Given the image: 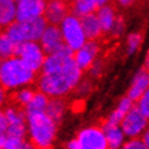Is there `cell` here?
I'll return each mask as SVG.
<instances>
[{"mask_svg":"<svg viewBox=\"0 0 149 149\" xmlns=\"http://www.w3.org/2000/svg\"><path fill=\"white\" fill-rule=\"evenodd\" d=\"M17 20L28 22L44 17L47 0H17Z\"/></svg>","mask_w":149,"mask_h":149,"instance_id":"cell-10","label":"cell"},{"mask_svg":"<svg viewBox=\"0 0 149 149\" xmlns=\"http://www.w3.org/2000/svg\"><path fill=\"white\" fill-rule=\"evenodd\" d=\"M121 128L128 139L130 138H141L149 128V118L143 114L138 106H134L121 121Z\"/></svg>","mask_w":149,"mask_h":149,"instance_id":"cell-9","label":"cell"},{"mask_svg":"<svg viewBox=\"0 0 149 149\" xmlns=\"http://www.w3.org/2000/svg\"><path fill=\"white\" fill-rule=\"evenodd\" d=\"M66 149H79V144H77L76 138H73V139L67 141L66 143Z\"/></svg>","mask_w":149,"mask_h":149,"instance_id":"cell-32","label":"cell"},{"mask_svg":"<svg viewBox=\"0 0 149 149\" xmlns=\"http://www.w3.org/2000/svg\"><path fill=\"white\" fill-rule=\"evenodd\" d=\"M37 72L24 63L18 56L3 59L0 63V81L3 90L15 91L34 82Z\"/></svg>","mask_w":149,"mask_h":149,"instance_id":"cell-2","label":"cell"},{"mask_svg":"<svg viewBox=\"0 0 149 149\" xmlns=\"http://www.w3.org/2000/svg\"><path fill=\"white\" fill-rule=\"evenodd\" d=\"M39 43L42 44L43 49L46 51L47 54L54 53L58 49H61L65 46V40H63V36L59 25L48 24L42 38L39 39Z\"/></svg>","mask_w":149,"mask_h":149,"instance_id":"cell-12","label":"cell"},{"mask_svg":"<svg viewBox=\"0 0 149 149\" xmlns=\"http://www.w3.org/2000/svg\"><path fill=\"white\" fill-rule=\"evenodd\" d=\"M148 88H149V70L143 67L133 77L132 84H130L128 92H126V96H129L134 102H136Z\"/></svg>","mask_w":149,"mask_h":149,"instance_id":"cell-14","label":"cell"},{"mask_svg":"<svg viewBox=\"0 0 149 149\" xmlns=\"http://www.w3.org/2000/svg\"><path fill=\"white\" fill-rule=\"evenodd\" d=\"M109 0H72L71 1V9L74 15L82 18L88 14L96 13V10L106 5Z\"/></svg>","mask_w":149,"mask_h":149,"instance_id":"cell-16","label":"cell"},{"mask_svg":"<svg viewBox=\"0 0 149 149\" xmlns=\"http://www.w3.org/2000/svg\"><path fill=\"white\" fill-rule=\"evenodd\" d=\"M81 22H82V27L85 29V33H86L88 40H96L104 34L101 24H100L96 13L82 17L81 18Z\"/></svg>","mask_w":149,"mask_h":149,"instance_id":"cell-20","label":"cell"},{"mask_svg":"<svg viewBox=\"0 0 149 149\" xmlns=\"http://www.w3.org/2000/svg\"><path fill=\"white\" fill-rule=\"evenodd\" d=\"M48 25V22L46 18H38V19H33L28 22H14L13 24H10L9 27L5 28L4 33L13 40L17 46L29 42V40H36L39 42V39L42 38L44 31H46Z\"/></svg>","mask_w":149,"mask_h":149,"instance_id":"cell-4","label":"cell"},{"mask_svg":"<svg viewBox=\"0 0 149 149\" xmlns=\"http://www.w3.org/2000/svg\"><path fill=\"white\" fill-rule=\"evenodd\" d=\"M90 71V74L92 77H97L100 76V73H101V71H102V63L100 62V61H96L94 65L91 66V68L88 70Z\"/></svg>","mask_w":149,"mask_h":149,"instance_id":"cell-30","label":"cell"},{"mask_svg":"<svg viewBox=\"0 0 149 149\" xmlns=\"http://www.w3.org/2000/svg\"><path fill=\"white\" fill-rule=\"evenodd\" d=\"M65 44L68 46L73 52L80 49L85 43L87 42V36L85 33V29L82 27L81 18L74 15V14H68L63 22L59 24Z\"/></svg>","mask_w":149,"mask_h":149,"instance_id":"cell-5","label":"cell"},{"mask_svg":"<svg viewBox=\"0 0 149 149\" xmlns=\"http://www.w3.org/2000/svg\"><path fill=\"white\" fill-rule=\"evenodd\" d=\"M66 109H67V105L63 97H51L46 113L58 124V123L62 121L63 116H65Z\"/></svg>","mask_w":149,"mask_h":149,"instance_id":"cell-22","label":"cell"},{"mask_svg":"<svg viewBox=\"0 0 149 149\" xmlns=\"http://www.w3.org/2000/svg\"><path fill=\"white\" fill-rule=\"evenodd\" d=\"M144 68L149 70V49H148L147 54H145V58H144Z\"/></svg>","mask_w":149,"mask_h":149,"instance_id":"cell-35","label":"cell"},{"mask_svg":"<svg viewBox=\"0 0 149 149\" xmlns=\"http://www.w3.org/2000/svg\"><path fill=\"white\" fill-rule=\"evenodd\" d=\"M57 125L47 113L27 115L28 136L36 148H51L57 135Z\"/></svg>","mask_w":149,"mask_h":149,"instance_id":"cell-3","label":"cell"},{"mask_svg":"<svg viewBox=\"0 0 149 149\" xmlns=\"http://www.w3.org/2000/svg\"><path fill=\"white\" fill-rule=\"evenodd\" d=\"M71 1H72V0H71Z\"/></svg>","mask_w":149,"mask_h":149,"instance_id":"cell-37","label":"cell"},{"mask_svg":"<svg viewBox=\"0 0 149 149\" xmlns=\"http://www.w3.org/2000/svg\"><path fill=\"white\" fill-rule=\"evenodd\" d=\"M12 149H37L34 145H33L32 141H27V140H23V141H20L19 144H17L15 147H13Z\"/></svg>","mask_w":149,"mask_h":149,"instance_id":"cell-31","label":"cell"},{"mask_svg":"<svg viewBox=\"0 0 149 149\" xmlns=\"http://www.w3.org/2000/svg\"><path fill=\"white\" fill-rule=\"evenodd\" d=\"M136 106L143 111V114L149 118V88L144 92V95L136 101Z\"/></svg>","mask_w":149,"mask_h":149,"instance_id":"cell-27","label":"cell"},{"mask_svg":"<svg viewBox=\"0 0 149 149\" xmlns=\"http://www.w3.org/2000/svg\"><path fill=\"white\" fill-rule=\"evenodd\" d=\"M100 47L96 40H87L80 49H77L73 54L74 62L82 71L90 70L91 66L96 62Z\"/></svg>","mask_w":149,"mask_h":149,"instance_id":"cell-11","label":"cell"},{"mask_svg":"<svg viewBox=\"0 0 149 149\" xmlns=\"http://www.w3.org/2000/svg\"><path fill=\"white\" fill-rule=\"evenodd\" d=\"M37 149H51V148H37Z\"/></svg>","mask_w":149,"mask_h":149,"instance_id":"cell-36","label":"cell"},{"mask_svg":"<svg viewBox=\"0 0 149 149\" xmlns=\"http://www.w3.org/2000/svg\"><path fill=\"white\" fill-rule=\"evenodd\" d=\"M79 149H110L102 126H86L76 134Z\"/></svg>","mask_w":149,"mask_h":149,"instance_id":"cell-8","label":"cell"},{"mask_svg":"<svg viewBox=\"0 0 149 149\" xmlns=\"http://www.w3.org/2000/svg\"><path fill=\"white\" fill-rule=\"evenodd\" d=\"M18 46L9 38L5 33H3L0 37V56L3 59L10 58L13 56H17Z\"/></svg>","mask_w":149,"mask_h":149,"instance_id":"cell-24","label":"cell"},{"mask_svg":"<svg viewBox=\"0 0 149 149\" xmlns=\"http://www.w3.org/2000/svg\"><path fill=\"white\" fill-rule=\"evenodd\" d=\"M102 129L105 132L110 149H120L123 144L126 141L125 140L126 135L120 124H111V123L105 121L102 124Z\"/></svg>","mask_w":149,"mask_h":149,"instance_id":"cell-15","label":"cell"},{"mask_svg":"<svg viewBox=\"0 0 149 149\" xmlns=\"http://www.w3.org/2000/svg\"><path fill=\"white\" fill-rule=\"evenodd\" d=\"M141 139L144 140V143L147 144V147L149 148V128H148L147 132H145V133L143 134V136H141Z\"/></svg>","mask_w":149,"mask_h":149,"instance_id":"cell-34","label":"cell"},{"mask_svg":"<svg viewBox=\"0 0 149 149\" xmlns=\"http://www.w3.org/2000/svg\"><path fill=\"white\" fill-rule=\"evenodd\" d=\"M120 149H149L141 138H130L123 144Z\"/></svg>","mask_w":149,"mask_h":149,"instance_id":"cell-26","label":"cell"},{"mask_svg":"<svg viewBox=\"0 0 149 149\" xmlns=\"http://www.w3.org/2000/svg\"><path fill=\"white\" fill-rule=\"evenodd\" d=\"M51 97L48 95H46L42 91H37L36 95L33 96V99L31 100V102L24 107V113L25 115H31V114H39V113H46L48 104H49Z\"/></svg>","mask_w":149,"mask_h":149,"instance_id":"cell-21","label":"cell"},{"mask_svg":"<svg viewBox=\"0 0 149 149\" xmlns=\"http://www.w3.org/2000/svg\"><path fill=\"white\" fill-rule=\"evenodd\" d=\"M36 92L31 86H27V87H22V88H18V90L14 91L13 94V102L14 105L22 107L24 109L25 106L31 102V100L33 99V96L36 95Z\"/></svg>","mask_w":149,"mask_h":149,"instance_id":"cell-23","label":"cell"},{"mask_svg":"<svg viewBox=\"0 0 149 149\" xmlns=\"http://www.w3.org/2000/svg\"><path fill=\"white\" fill-rule=\"evenodd\" d=\"M17 56L24 63H27L32 70H34L36 72H40L43 63L46 61L47 53L39 42L29 40V42H24L18 46Z\"/></svg>","mask_w":149,"mask_h":149,"instance_id":"cell-7","label":"cell"},{"mask_svg":"<svg viewBox=\"0 0 149 149\" xmlns=\"http://www.w3.org/2000/svg\"><path fill=\"white\" fill-rule=\"evenodd\" d=\"M134 107V101L129 96H124L120 99V101L118 102L116 107L109 114V116L105 121L111 123V124H121L123 119L125 118V115L129 113Z\"/></svg>","mask_w":149,"mask_h":149,"instance_id":"cell-19","label":"cell"},{"mask_svg":"<svg viewBox=\"0 0 149 149\" xmlns=\"http://www.w3.org/2000/svg\"><path fill=\"white\" fill-rule=\"evenodd\" d=\"M74 52L63 46L54 53L47 54L37 79V87L49 97H63L76 90L82 79V70L73 58Z\"/></svg>","mask_w":149,"mask_h":149,"instance_id":"cell-1","label":"cell"},{"mask_svg":"<svg viewBox=\"0 0 149 149\" xmlns=\"http://www.w3.org/2000/svg\"><path fill=\"white\" fill-rule=\"evenodd\" d=\"M68 12L70 5L67 0H47L44 18L48 22V24L59 25L63 19L70 14Z\"/></svg>","mask_w":149,"mask_h":149,"instance_id":"cell-13","label":"cell"},{"mask_svg":"<svg viewBox=\"0 0 149 149\" xmlns=\"http://www.w3.org/2000/svg\"><path fill=\"white\" fill-rule=\"evenodd\" d=\"M1 115L6 120V128L4 132L0 133V135H5L10 138H23L28 135L27 126V115L24 109L17 105H9L3 109Z\"/></svg>","mask_w":149,"mask_h":149,"instance_id":"cell-6","label":"cell"},{"mask_svg":"<svg viewBox=\"0 0 149 149\" xmlns=\"http://www.w3.org/2000/svg\"><path fill=\"white\" fill-rule=\"evenodd\" d=\"M124 29H125V23H124V20H123V18H121V17H119L110 34L113 36V37H119V36H121V34H123Z\"/></svg>","mask_w":149,"mask_h":149,"instance_id":"cell-28","label":"cell"},{"mask_svg":"<svg viewBox=\"0 0 149 149\" xmlns=\"http://www.w3.org/2000/svg\"><path fill=\"white\" fill-rule=\"evenodd\" d=\"M96 15H97L99 22H100V24H101L104 34H110L115 23H116L118 18H119L114 9V6H111L109 4L102 5L101 8H99L96 10Z\"/></svg>","mask_w":149,"mask_h":149,"instance_id":"cell-17","label":"cell"},{"mask_svg":"<svg viewBox=\"0 0 149 149\" xmlns=\"http://www.w3.org/2000/svg\"><path fill=\"white\" fill-rule=\"evenodd\" d=\"M90 82H87V81H82L81 80V82L79 84V86L76 87V92L80 95H86L88 91H90Z\"/></svg>","mask_w":149,"mask_h":149,"instance_id":"cell-29","label":"cell"},{"mask_svg":"<svg viewBox=\"0 0 149 149\" xmlns=\"http://www.w3.org/2000/svg\"><path fill=\"white\" fill-rule=\"evenodd\" d=\"M141 43H143V36L138 32L130 33L126 38V43H125V49L128 56H133L134 53H136L138 49L140 48Z\"/></svg>","mask_w":149,"mask_h":149,"instance_id":"cell-25","label":"cell"},{"mask_svg":"<svg viewBox=\"0 0 149 149\" xmlns=\"http://www.w3.org/2000/svg\"><path fill=\"white\" fill-rule=\"evenodd\" d=\"M116 1L119 3V5L120 6H124V8H128V6H130L133 4L135 0H116Z\"/></svg>","mask_w":149,"mask_h":149,"instance_id":"cell-33","label":"cell"},{"mask_svg":"<svg viewBox=\"0 0 149 149\" xmlns=\"http://www.w3.org/2000/svg\"><path fill=\"white\" fill-rule=\"evenodd\" d=\"M18 6L17 0H0V24L1 27H9L17 22Z\"/></svg>","mask_w":149,"mask_h":149,"instance_id":"cell-18","label":"cell"}]
</instances>
